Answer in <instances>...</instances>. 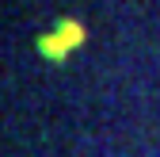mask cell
Masks as SVG:
<instances>
[{"instance_id":"cell-1","label":"cell","mask_w":160,"mask_h":157,"mask_svg":"<svg viewBox=\"0 0 160 157\" xmlns=\"http://www.w3.org/2000/svg\"><path fill=\"white\" fill-rule=\"evenodd\" d=\"M38 50H42V54L50 57V62H61V57H65L72 46L61 38V31H53V35H42V38H38Z\"/></svg>"},{"instance_id":"cell-2","label":"cell","mask_w":160,"mask_h":157,"mask_svg":"<svg viewBox=\"0 0 160 157\" xmlns=\"http://www.w3.org/2000/svg\"><path fill=\"white\" fill-rule=\"evenodd\" d=\"M57 31H61V38H65L72 50L84 42V23H76V19H61V23H57Z\"/></svg>"}]
</instances>
